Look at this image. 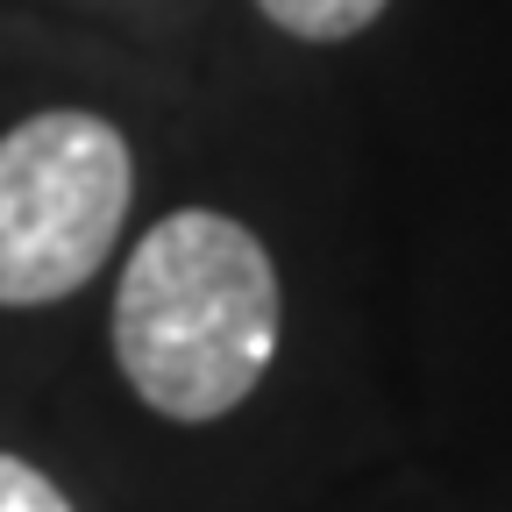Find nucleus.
Returning <instances> with one entry per match:
<instances>
[{
    "label": "nucleus",
    "instance_id": "7ed1b4c3",
    "mask_svg": "<svg viewBox=\"0 0 512 512\" xmlns=\"http://www.w3.org/2000/svg\"><path fill=\"white\" fill-rule=\"evenodd\" d=\"M256 8L299 43H342V36H363L392 0H256Z\"/></svg>",
    "mask_w": 512,
    "mask_h": 512
},
{
    "label": "nucleus",
    "instance_id": "f03ea898",
    "mask_svg": "<svg viewBox=\"0 0 512 512\" xmlns=\"http://www.w3.org/2000/svg\"><path fill=\"white\" fill-rule=\"evenodd\" d=\"M128 164L121 128L79 107L29 114L0 136V306H50L79 292L128 221Z\"/></svg>",
    "mask_w": 512,
    "mask_h": 512
},
{
    "label": "nucleus",
    "instance_id": "f257e3e1",
    "mask_svg": "<svg viewBox=\"0 0 512 512\" xmlns=\"http://www.w3.org/2000/svg\"><path fill=\"white\" fill-rule=\"evenodd\" d=\"M278 356V271L214 207L164 214L114 285V363L164 420L235 413Z\"/></svg>",
    "mask_w": 512,
    "mask_h": 512
},
{
    "label": "nucleus",
    "instance_id": "20e7f679",
    "mask_svg": "<svg viewBox=\"0 0 512 512\" xmlns=\"http://www.w3.org/2000/svg\"><path fill=\"white\" fill-rule=\"evenodd\" d=\"M0 512H72V498H64L36 463L0 456Z\"/></svg>",
    "mask_w": 512,
    "mask_h": 512
}]
</instances>
